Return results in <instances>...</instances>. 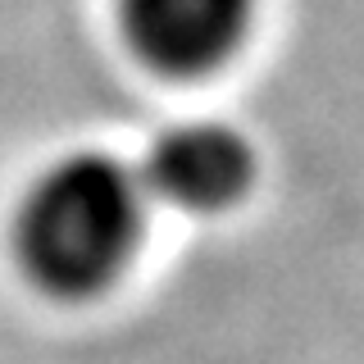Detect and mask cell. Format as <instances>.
Segmentation results:
<instances>
[{
	"label": "cell",
	"mask_w": 364,
	"mask_h": 364,
	"mask_svg": "<svg viewBox=\"0 0 364 364\" xmlns=\"http://www.w3.org/2000/svg\"><path fill=\"white\" fill-rule=\"evenodd\" d=\"M146 223L141 178L105 151L64 155L18 205V259L46 291L96 296L128 269Z\"/></svg>",
	"instance_id": "cell-1"
},
{
	"label": "cell",
	"mask_w": 364,
	"mask_h": 364,
	"mask_svg": "<svg viewBox=\"0 0 364 364\" xmlns=\"http://www.w3.org/2000/svg\"><path fill=\"white\" fill-rule=\"evenodd\" d=\"M141 187L164 196L178 210H223L232 205L255 178V155L242 132L228 123L191 119L173 123L146 151Z\"/></svg>",
	"instance_id": "cell-2"
},
{
	"label": "cell",
	"mask_w": 364,
	"mask_h": 364,
	"mask_svg": "<svg viewBox=\"0 0 364 364\" xmlns=\"http://www.w3.org/2000/svg\"><path fill=\"white\" fill-rule=\"evenodd\" d=\"M255 0H123L132 50L164 73H205L242 46Z\"/></svg>",
	"instance_id": "cell-3"
}]
</instances>
